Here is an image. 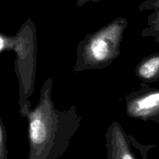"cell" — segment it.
I'll list each match as a JSON object with an SVG mask.
<instances>
[{"instance_id":"7a4b0ae2","label":"cell","mask_w":159,"mask_h":159,"mask_svg":"<svg viewBox=\"0 0 159 159\" xmlns=\"http://www.w3.org/2000/svg\"><path fill=\"white\" fill-rule=\"evenodd\" d=\"M125 17H117L96 31L88 34L76 46V59L73 71L104 70L121 53L123 35L128 27Z\"/></svg>"},{"instance_id":"9c48e42d","label":"cell","mask_w":159,"mask_h":159,"mask_svg":"<svg viewBox=\"0 0 159 159\" xmlns=\"http://www.w3.org/2000/svg\"><path fill=\"white\" fill-rule=\"evenodd\" d=\"M8 37L4 34L0 33V53L4 51H7V45H8Z\"/></svg>"},{"instance_id":"6da1fadb","label":"cell","mask_w":159,"mask_h":159,"mask_svg":"<svg viewBox=\"0 0 159 159\" xmlns=\"http://www.w3.org/2000/svg\"><path fill=\"white\" fill-rule=\"evenodd\" d=\"M53 81L48 77L40 90L39 101L26 115L30 144L28 159H57L79 131L83 118L76 105L56 108L52 98Z\"/></svg>"},{"instance_id":"277c9868","label":"cell","mask_w":159,"mask_h":159,"mask_svg":"<svg viewBox=\"0 0 159 159\" xmlns=\"http://www.w3.org/2000/svg\"><path fill=\"white\" fill-rule=\"evenodd\" d=\"M125 104L129 118L159 124V88L140 83L138 90L125 97Z\"/></svg>"},{"instance_id":"52a82bcc","label":"cell","mask_w":159,"mask_h":159,"mask_svg":"<svg viewBox=\"0 0 159 159\" xmlns=\"http://www.w3.org/2000/svg\"><path fill=\"white\" fill-rule=\"evenodd\" d=\"M137 10L139 11H152L148 16L147 27L141 31L142 37L155 38L159 35V0H145Z\"/></svg>"},{"instance_id":"5b68a950","label":"cell","mask_w":159,"mask_h":159,"mask_svg":"<svg viewBox=\"0 0 159 159\" xmlns=\"http://www.w3.org/2000/svg\"><path fill=\"white\" fill-rule=\"evenodd\" d=\"M105 137L108 159H136L130 148L129 136L119 122L110 124Z\"/></svg>"},{"instance_id":"8992f818","label":"cell","mask_w":159,"mask_h":159,"mask_svg":"<svg viewBox=\"0 0 159 159\" xmlns=\"http://www.w3.org/2000/svg\"><path fill=\"white\" fill-rule=\"evenodd\" d=\"M135 75L140 83L145 84L159 82V52L142 59L136 66Z\"/></svg>"},{"instance_id":"30bf717a","label":"cell","mask_w":159,"mask_h":159,"mask_svg":"<svg viewBox=\"0 0 159 159\" xmlns=\"http://www.w3.org/2000/svg\"><path fill=\"white\" fill-rule=\"evenodd\" d=\"M101 0H77V2H76V5L78 7H82L84 4L88 3V2H99Z\"/></svg>"},{"instance_id":"ba28073f","label":"cell","mask_w":159,"mask_h":159,"mask_svg":"<svg viewBox=\"0 0 159 159\" xmlns=\"http://www.w3.org/2000/svg\"><path fill=\"white\" fill-rule=\"evenodd\" d=\"M7 130L0 117V159H7Z\"/></svg>"},{"instance_id":"3957f363","label":"cell","mask_w":159,"mask_h":159,"mask_svg":"<svg viewBox=\"0 0 159 159\" xmlns=\"http://www.w3.org/2000/svg\"><path fill=\"white\" fill-rule=\"evenodd\" d=\"M15 52V73L18 80L19 112L22 117L30 109V98L35 88L37 71L36 27L30 18L21 25L14 36L8 37L7 51Z\"/></svg>"},{"instance_id":"8fae6325","label":"cell","mask_w":159,"mask_h":159,"mask_svg":"<svg viewBox=\"0 0 159 159\" xmlns=\"http://www.w3.org/2000/svg\"><path fill=\"white\" fill-rule=\"evenodd\" d=\"M154 38V42H157V43H159V35H157V37H155Z\"/></svg>"}]
</instances>
